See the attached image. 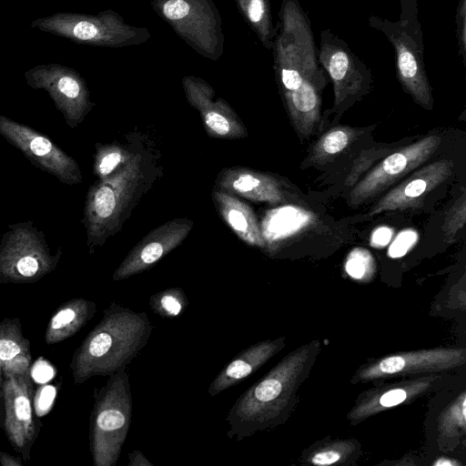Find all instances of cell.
Here are the masks:
<instances>
[{
    "label": "cell",
    "mask_w": 466,
    "mask_h": 466,
    "mask_svg": "<svg viewBox=\"0 0 466 466\" xmlns=\"http://www.w3.org/2000/svg\"><path fill=\"white\" fill-rule=\"evenodd\" d=\"M217 187L219 190L253 201L271 205L286 202L279 180L254 169L239 167L226 168L218 175Z\"/></svg>",
    "instance_id": "2e32d148"
},
{
    "label": "cell",
    "mask_w": 466,
    "mask_h": 466,
    "mask_svg": "<svg viewBox=\"0 0 466 466\" xmlns=\"http://www.w3.org/2000/svg\"><path fill=\"white\" fill-rule=\"evenodd\" d=\"M31 371L5 377L3 397L4 429L12 447L28 461L38 434L33 412L34 387Z\"/></svg>",
    "instance_id": "7c38bea8"
},
{
    "label": "cell",
    "mask_w": 466,
    "mask_h": 466,
    "mask_svg": "<svg viewBox=\"0 0 466 466\" xmlns=\"http://www.w3.org/2000/svg\"><path fill=\"white\" fill-rule=\"evenodd\" d=\"M129 462L128 466H153V464L148 461L144 454L139 451H133L128 454Z\"/></svg>",
    "instance_id": "1f68e13d"
},
{
    "label": "cell",
    "mask_w": 466,
    "mask_h": 466,
    "mask_svg": "<svg viewBox=\"0 0 466 466\" xmlns=\"http://www.w3.org/2000/svg\"><path fill=\"white\" fill-rule=\"evenodd\" d=\"M188 95L191 105L199 110L210 137L228 139L247 137V130L239 117L227 105L211 100L208 92L198 86H190Z\"/></svg>",
    "instance_id": "ac0fdd59"
},
{
    "label": "cell",
    "mask_w": 466,
    "mask_h": 466,
    "mask_svg": "<svg viewBox=\"0 0 466 466\" xmlns=\"http://www.w3.org/2000/svg\"><path fill=\"white\" fill-rule=\"evenodd\" d=\"M189 5L184 0H168L163 5L165 16L170 20H179L187 15Z\"/></svg>",
    "instance_id": "f546056e"
},
{
    "label": "cell",
    "mask_w": 466,
    "mask_h": 466,
    "mask_svg": "<svg viewBox=\"0 0 466 466\" xmlns=\"http://www.w3.org/2000/svg\"><path fill=\"white\" fill-rule=\"evenodd\" d=\"M212 197L222 218L242 241L254 247H265L258 219L248 204L219 189L214 190Z\"/></svg>",
    "instance_id": "d6986e66"
},
{
    "label": "cell",
    "mask_w": 466,
    "mask_h": 466,
    "mask_svg": "<svg viewBox=\"0 0 466 466\" xmlns=\"http://www.w3.org/2000/svg\"><path fill=\"white\" fill-rule=\"evenodd\" d=\"M441 143L440 136L429 135L385 157L351 189L350 204L360 205L382 192L425 163Z\"/></svg>",
    "instance_id": "8fae6325"
},
{
    "label": "cell",
    "mask_w": 466,
    "mask_h": 466,
    "mask_svg": "<svg viewBox=\"0 0 466 466\" xmlns=\"http://www.w3.org/2000/svg\"><path fill=\"white\" fill-rule=\"evenodd\" d=\"M437 437L441 449L451 450L466 434V391L462 389L443 408L437 418Z\"/></svg>",
    "instance_id": "603a6c76"
},
{
    "label": "cell",
    "mask_w": 466,
    "mask_h": 466,
    "mask_svg": "<svg viewBox=\"0 0 466 466\" xmlns=\"http://www.w3.org/2000/svg\"><path fill=\"white\" fill-rule=\"evenodd\" d=\"M5 422V407L3 391H0V429H4Z\"/></svg>",
    "instance_id": "e575fe53"
},
{
    "label": "cell",
    "mask_w": 466,
    "mask_h": 466,
    "mask_svg": "<svg viewBox=\"0 0 466 466\" xmlns=\"http://www.w3.org/2000/svg\"><path fill=\"white\" fill-rule=\"evenodd\" d=\"M152 329L146 312L113 301L72 356L74 383L79 385L94 376H110L127 369L147 344Z\"/></svg>",
    "instance_id": "7a4b0ae2"
},
{
    "label": "cell",
    "mask_w": 466,
    "mask_h": 466,
    "mask_svg": "<svg viewBox=\"0 0 466 466\" xmlns=\"http://www.w3.org/2000/svg\"><path fill=\"white\" fill-rule=\"evenodd\" d=\"M8 228L0 241V284H32L56 268L62 251L52 254L44 232L32 221Z\"/></svg>",
    "instance_id": "8992f818"
},
{
    "label": "cell",
    "mask_w": 466,
    "mask_h": 466,
    "mask_svg": "<svg viewBox=\"0 0 466 466\" xmlns=\"http://www.w3.org/2000/svg\"><path fill=\"white\" fill-rule=\"evenodd\" d=\"M0 135L24 153L32 164L62 183L72 186L82 182L83 177L76 161L45 135L1 115Z\"/></svg>",
    "instance_id": "30bf717a"
},
{
    "label": "cell",
    "mask_w": 466,
    "mask_h": 466,
    "mask_svg": "<svg viewBox=\"0 0 466 466\" xmlns=\"http://www.w3.org/2000/svg\"><path fill=\"white\" fill-rule=\"evenodd\" d=\"M248 17L253 23H260L267 15L264 0H250L248 8Z\"/></svg>",
    "instance_id": "4dcf8cb0"
},
{
    "label": "cell",
    "mask_w": 466,
    "mask_h": 466,
    "mask_svg": "<svg viewBox=\"0 0 466 466\" xmlns=\"http://www.w3.org/2000/svg\"><path fill=\"white\" fill-rule=\"evenodd\" d=\"M318 57L333 84L334 112L343 110L370 92L371 70L329 29L320 32Z\"/></svg>",
    "instance_id": "ba28073f"
},
{
    "label": "cell",
    "mask_w": 466,
    "mask_h": 466,
    "mask_svg": "<svg viewBox=\"0 0 466 466\" xmlns=\"http://www.w3.org/2000/svg\"><path fill=\"white\" fill-rule=\"evenodd\" d=\"M25 76L28 85L49 93L71 128L81 123L92 107L80 79L62 66H41Z\"/></svg>",
    "instance_id": "4fadbf2b"
},
{
    "label": "cell",
    "mask_w": 466,
    "mask_h": 466,
    "mask_svg": "<svg viewBox=\"0 0 466 466\" xmlns=\"http://www.w3.org/2000/svg\"><path fill=\"white\" fill-rule=\"evenodd\" d=\"M142 177L141 157H132L108 177L99 179L88 190L83 223L90 253L101 246L120 225Z\"/></svg>",
    "instance_id": "5b68a950"
},
{
    "label": "cell",
    "mask_w": 466,
    "mask_h": 466,
    "mask_svg": "<svg viewBox=\"0 0 466 466\" xmlns=\"http://www.w3.org/2000/svg\"><path fill=\"white\" fill-rule=\"evenodd\" d=\"M0 464L2 466H22L23 461L20 458L0 451Z\"/></svg>",
    "instance_id": "d6a6232c"
},
{
    "label": "cell",
    "mask_w": 466,
    "mask_h": 466,
    "mask_svg": "<svg viewBox=\"0 0 466 466\" xmlns=\"http://www.w3.org/2000/svg\"><path fill=\"white\" fill-rule=\"evenodd\" d=\"M418 15L417 0H400L398 21L370 15L368 23L393 46L397 77L404 91L416 104L432 110V89L425 70L423 33Z\"/></svg>",
    "instance_id": "277c9868"
},
{
    "label": "cell",
    "mask_w": 466,
    "mask_h": 466,
    "mask_svg": "<svg viewBox=\"0 0 466 466\" xmlns=\"http://www.w3.org/2000/svg\"><path fill=\"white\" fill-rule=\"evenodd\" d=\"M320 350L318 339L304 343L247 389L228 412L227 436L241 441L285 423L299 402L298 390L309 377Z\"/></svg>",
    "instance_id": "6da1fadb"
},
{
    "label": "cell",
    "mask_w": 466,
    "mask_h": 466,
    "mask_svg": "<svg viewBox=\"0 0 466 466\" xmlns=\"http://www.w3.org/2000/svg\"><path fill=\"white\" fill-rule=\"evenodd\" d=\"M464 348H431L400 351L370 360L352 376V384L411 376L447 373L465 364Z\"/></svg>",
    "instance_id": "52a82bcc"
},
{
    "label": "cell",
    "mask_w": 466,
    "mask_h": 466,
    "mask_svg": "<svg viewBox=\"0 0 466 466\" xmlns=\"http://www.w3.org/2000/svg\"><path fill=\"white\" fill-rule=\"evenodd\" d=\"M132 417V395L127 369L109 376L94 390L90 414L89 448L94 466H115L127 437Z\"/></svg>",
    "instance_id": "3957f363"
},
{
    "label": "cell",
    "mask_w": 466,
    "mask_h": 466,
    "mask_svg": "<svg viewBox=\"0 0 466 466\" xmlns=\"http://www.w3.org/2000/svg\"><path fill=\"white\" fill-rule=\"evenodd\" d=\"M453 168V162L449 159H441L419 168L386 193L367 215L420 207L424 197L446 181Z\"/></svg>",
    "instance_id": "9a60e30c"
},
{
    "label": "cell",
    "mask_w": 466,
    "mask_h": 466,
    "mask_svg": "<svg viewBox=\"0 0 466 466\" xmlns=\"http://www.w3.org/2000/svg\"><path fill=\"white\" fill-rule=\"evenodd\" d=\"M361 445L354 438L325 439L312 443L307 448L301 461L314 466L349 465L358 460Z\"/></svg>",
    "instance_id": "7402d4cb"
},
{
    "label": "cell",
    "mask_w": 466,
    "mask_h": 466,
    "mask_svg": "<svg viewBox=\"0 0 466 466\" xmlns=\"http://www.w3.org/2000/svg\"><path fill=\"white\" fill-rule=\"evenodd\" d=\"M286 345L285 337L258 341L240 351L216 376L208 393L217 396L257 371Z\"/></svg>",
    "instance_id": "e0dca14e"
},
{
    "label": "cell",
    "mask_w": 466,
    "mask_h": 466,
    "mask_svg": "<svg viewBox=\"0 0 466 466\" xmlns=\"http://www.w3.org/2000/svg\"><path fill=\"white\" fill-rule=\"evenodd\" d=\"M465 221L466 198L463 193L450 208L444 218L443 225L441 226L443 240L449 244L452 243L458 231L464 227Z\"/></svg>",
    "instance_id": "4316f807"
},
{
    "label": "cell",
    "mask_w": 466,
    "mask_h": 466,
    "mask_svg": "<svg viewBox=\"0 0 466 466\" xmlns=\"http://www.w3.org/2000/svg\"><path fill=\"white\" fill-rule=\"evenodd\" d=\"M433 465L437 466H447V465H461V463L455 460H451V458L441 457L437 459L433 463Z\"/></svg>",
    "instance_id": "836d02e7"
},
{
    "label": "cell",
    "mask_w": 466,
    "mask_h": 466,
    "mask_svg": "<svg viewBox=\"0 0 466 466\" xmlns=\"http://www.w3.org/2000/svg\"><path fill=\"white\" fill-rule=\"evenodd\" d=\"M187 304V298L180 288L167 289L149 298L150 309L156 314L166 319L179 316L186 309Z\"/></svg>",
    "instance_id": "484cf974"
},
{
    "label": "cell",
    "mask_w": 466,
    "mask_h": 466,
    "mask_svg": "<svg viewBox=\"0 0 466 466\" xmlns=\"http://www.w3.org/2000/svg\"><path fill=\"white\" fill-rule=\"evenodd\" d=\"M453 380L446 373H435L404 377L388 383L378 382L357 397L346 418L351 425H357L380 412L441 391L451 386Z\"/></svg>",
    "instance_id": "9c48e42d"
},
{
    "label": "cell",
    "mask_w": 466,
    "mask_h": 466,
    "mask_svg": "<svg viewBox=\"0 0 466 466\" xmlns=\"http://www.w3.org/2000/svg\"><path fill=\"white\" fill-rule=\"evenodd\" d=\"M30 341L24 336L18 318L0 321V366L4 376L31 371Z\"/></svg>",
    "instance_id": "ffe728a7"
},
{
    "label": "cell",
    "mask_w": 466,
    "mask_h": 466,
    "mask_svg": "<svg viewBox=\"0 0 466 466\" xmlns=\"http://www.w3.org/2000/svg\"><path fill=\"white\" fill-rule=\"evenodd\" d=\"M4 380H5V376H4L2 367L0 366V391H3Z\"/></svg>",
    "instance_id": "d590c367"
},
{
    "label": "cell",
    "mask_w": 466,
    "mask_h": 466,
    "mask_svg": "<svg viewBox=\"0 0 466 466\" xmlns=\"http://www.w3.org/2000/svg\"><path fill=\"white\" fill-rule=\"evenodd\" d=\"M96 305L83 298L71 299L55 311L50 318L45 341L48 345L62 342L78 332L95 315Z\"/></svg>",
    "instance_id": "44dd1931"
},
{
    "label": "cell",
    "mask_w": 466,
    "mask_h": 466,
    "mask_svg": "<svg viewBox=\"0 0 466 466\" xmlns=\"http://www.w3.org/2000/svg\"><path fill=\"white\" fill-rule=\"evenodd\" d=\"M133 154L115 144L96 146L94 173L99 179L105 178L125 165Z\"/></svg>",
    "instance_id": "d4e9b609"
},
{
    "label": "cell",
    "mask_w": 466,
    "mask_h": 466,
    "mask_svg": "<svg viewBox=\"0 0 466 466\" xmlns=\"http://www.w3.org/2000/svg\"><path fill=\"white\" fill-rule=\"evenodd\" d=\"M193 225L190 219L176 218L153 229L130 250L113 273V280H123L151 268L180 245Z\"/></svg>",
    "instance_id": "5bb4252c"
},
{
    "label": "cell",
    "mask_w": 466,
    "mask_h": 466,
    "mask_svg": "<svg viewBox=\"0 0 466 466\" xmlns=\"http://www.w3.org/2000/svg\"><path fill=\"white\" fill-rule=\"evenodd\" d=\"M456 25L459 55L461 56L463 65L466 60V0H459L456 8Z\"/></svg>",
    "instance_id": "f1b7e54d"
},
{
    "label": "cell",
    "mask_w": 466,
    "mask_h": 466,
    "mask_svg": "<svg viewBox=\"0 0 466 466\" xmlns=\"http://www.w3.org/2000/svg\"><path fill=\"white\" fill-rule=\"evenodd\" d=\"M360 131L350 126H339L329 129L314 144L309 155V162L325 164L347 149L360 136Z\"/></svg>",
    "instance_id": "cb8c5ba5"
},
{
    "label": "cell",
    "mask_w": 466,
    "mask_h": 466,
    "mask_svg": "<svg viewBox=\"0 0 466 466\" xmlns=\"http://www.w3.org/2000/svg\"><path fill=\"white\" fill-rule=\"evenodd\" d=\"M373 262V258L367 249L356 248L348 257L346 270L351 278L363 280L371 276L374 270Z\"/></svg>",
    "instance_id": "83f0119b"
}]
</instances>
